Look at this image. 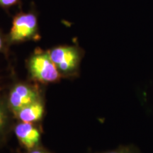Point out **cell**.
<instances>
[{"mask_svg": "<svg viewBox=\"0 0 153 153\" xmlns=\"http://www.w3.org/2000/svg\"><path fill=\"white\" fill-rule=\"evenodd\" d=\"M9 46L27 41L41 39L38 16L34 11L20 12L14 17L9 33L7 35Z\"/></svg>", "mask_w": 153, "mask_h": 153, "instance_id": "obj_3", "label": "cell"}, {"mask_svg": "<svg viewBox=\"0 0 153 153\" xmlns=\"http://www.w3.org/2000/svg\"><path fill=\"white\" fill-rule=\"evenodd\" d=\"M51 60L63 78L78 76L84 51L77 45H59L48 50Z\"/></svg>", "mask_w": 153, "mask_h": 153, "instance_id": "obj_2", "label": "cell"}, {"mask_svg": "<svg viewBox=\"0 0 153 153\" xmlns=\"http://www.w3.org/2000/svg\"><path fill=\"white\" fill-rule=\"evenodd\" d=\"M43 92L36 82L19 81L11 86L4 97L9 108L14 116L21 108L43 98Z\"/></svg>", "mask_w": 153, "mask_h": 153, "instance_id": "obj_4", "label": "cell"}, {"mask_svg": "<svg viewBox=\"0 0 153 153\" xmlns=\"http://www.w3.org/2000/svg\"><path fill=\"white\" fill-rule=\"evenodd\" d=\"M26 68L30 80L38 84L56 83L62 78L48 51L36 48L26 60Z\"/></svg>", "mask_w": 153, "mask_h": 153, "instance_id": "obj_1", "label": "cell"}, {"mask_svg": "<svg viewBox=\"0 0 153 153\" xmlns=\"http://www.w3.org/2000/svg\"><path fill=\"white\" fill-rule=\"evenodd\" d=\"M45 111L44 98H41L21 108L14 115V118L19 121L39 123L43 120Z\"/></svg>", "mask_w": 153, "mask_h": 153, "instance_id": "obj_6", "label": "cell"}, {"mask_svg": "<svg viewBox=\"0 0 153 153\" xmlns=\"http://www.w3.org/2000/svg\"><path fill=\"white\" fill-rule=\"evenodd\" d=\"M25 153H51L49 150H48L47 149L44 148L43 147L39 145V146L36 147V148L32 149V150H27Z\"/></svg>", "mask_w": 153, "mask_h": 153, "instance_id": "obj_11", "label": "cell"}, {"mask_svg": "<svg viewBox=\"0 0 153 153\" xmlns=\"http://www.w3.org/2000/svg\"><path fill=\"white\" fill-rule=\"evenodd\" d=\"M9 45L7 41V35H4L0 30V53L3 54H7L8 52Z\"/></svg>", "mask_w": 153, "mask_h": 153, "instance_id": "obj_9", "label": "cell"}, {"mask_svg": "<svg viewBox=\"0 0 153 153\" xmlns=\"http://www.w3.org/2000/svg\"><path fill=\"white\" fill-rule=\"evenodd\" d=\"M0 97H1V96H0Z\"/></svg>", "mask_w": 153, "mask_h": 153, "instance_id": "obj_12", "label": "cell"}, {"mask_svg": "<svg viewBox=\"0 0 153 153\" xmlns=\"http://www.w3.org/2000/svg\"><path fill=\"white\" fill-rule=\"evenodd\" d=\"M21 0H0V7L4 9H8L15 5L19 4Z\"/></svg>", "mask_w": 153, "mask_h": 153, "instance_id": "obj_10", "label": "cell"}, {"mask_svg": "<svg viewBox=\"0 0 153 153\" xmlns=\"http://www.w3.org/2000/svg\"><path fill=\"white\" fill-rule=\"evenodd\" d=\"M14 116L9 108L5 97H0V148L8 140L14 130Z\"/></svg>", "mask_w": 153, "mask_h": 153, "instance_id": "obj_7", "label": "cell"}, {"mask_svg": "<svg viewBox=\"0 0 153 153\" xmlns=\"http://www.w3.org/2000/svg\"><path fill=\"white\" fill-rule=\"evenodd\" d=\"M13 131L19 144L26 151L41 145L43 130L38 123L18 121L14 124Z\"/></svg>", "mask_w": 153, "mask_h": 153, "instance_id": "obj_5", "label": "cell"}, {"mask_svg": "<svg viewBox=\"0 0 153 153\" xmlns=\"http://www.w3.org/2000/svg\"><path fill=\"white\" fill-rule=\"evenodd\" d=\"M96 153H142L140 150L134 145H120L118 148L113 150L104 151V152Z\"/></svg>", "mask_w": 153, "mask_h": 153, "instance_id": "obj_8", "label": "cell"}]
</instances>
